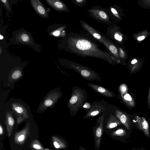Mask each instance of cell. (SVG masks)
<instances>
[{
    "label": "cell",
    "instance_id": "6da1fadb",
    "mask_svg": "<svg viewBox=\"0 0 150 150\" xmlns=\"http://www.w3.org/2000/svg\"><path fill=\"white\" fill-rule=\"evenodd\" d=\"M86 32H72L68 34L65 41L66 49L68 52L82 57L101 59L112 65L120 62L110 52L100 49L96 40Z\"/></svg>",
    "mask_w": 150,
    "mask_h": 150
},
{
    "label": "cell",
    "instance_id": "7a4b0ae2",
    "mask_svg": "<svg viewBox=\"0 0 150 150\" xmlns=\"http://www.w3.org/2000/svg\"><path fill=\"white\" fill-rule=\"evenodd\" d=\"M79 21L84 30L88 32L96 40L102 44L108 51L117 59V58L118 57V49L112 41L83 21L80 20Z\"/></svg>",
    "mask_w": 150,
    "mask_h": 150
},
{
    "label": "cell",
    "instance_id": "3957f363",
    "mask_svg": "<svg viewBox=\"0 0 150 150\" xmlns=\"http://www.w3.org/2000/svg\"><path fill=\"white\" fill-rule=\"evenodd\" d=\"M87 96V92L83 88L78 86L72 87L71 94L67 103L71 116H75L86 103Z\"/></svg>",
    "mask_w": 150,
    "mask_h": 150
},
{
    "label": "cell",
    "instance_id": "277c9868",
    "mask_svg": "<svg viewBox=\"0 0 150 150\" xmlns=\"http://www.w3.org/2000/svg\"><path fill=\"white\" fill-rule=\"evenodd\" d=\"M63 64L68 68L74 70L86 80L90 81L96 80L102 81L98 74L90 67L69 60H65Z\"/></svg>",
    "mask_w": 150,
    "mask_h": 150
},
{
    "label": "cell",
    "instance_id": "5b68a950",
    "mask_svg": "<svg viewBox=\"0 0 150 150\" xmlns=\"http://www.w3.org/2000/svg\"><path fill=\"white\" fill-rule=\"evenodd\" d=\"M91 104V107L86 110V114L83 117L84 119L93 117L104 113H108L112 109V105L102 99L101 100L93 101Z\"/></svg>",
    "mask_w": 150,
    "mask_h": 150
},
{
    "label": "cell",
    "instance_id": "8992f818",
    "mask_svg": "<svg viewBox=\"0 0 150 150\" xmlns=\"http://www.w3.org/2000/svg\"><path fill=\"white\" fill-rule=\"evenodd\" d=\"M62 96L60 88L51 90L44 98L37 109V112H42L47 108L53 107Z\"/></svg>",
    "mask_w": 150,
    "mask_h": 150
},
{
    "label": "cell",
    "instance_id": "52a82bcc",
    "mask_svg": "<svg viewBox=\"0 0 150 150\" xmlns=\"http://www.w3.org/2000/svg\"><path fill=\"white\" fill-rule=\"evenodd\" d=\"M87 11L91 17L102 23L109 26L114 23L110 17L108 8L96 5L88 9Z\"/></svg>",
    "mask_w": 150,
    "mask_h": 150
},
{
    "label": "cell",
    "instance_id": "ba28073f",
    "mask_svg": "<svg viewBox=\"0 0 150 150\" xmlns=\"http://www.w3.org/2000/svg\"><path fill=\"white\" fill-rule=\"evenodd\" d=\"M107 114L108 113H104L100 115L97 119L94 126L92 127L96 150H98L100 147L101 138L104 131L103 123L105 118Z\"/></svg>",
    "mask_w": 150,
    "mask_h": 150
},
{
    "label": "cell",
    "instance_id": "9c48e42d",
    "mask_svg": "<svg viewBox=\"0 0 150 150\" xmlns=\"http://www.w3.org/2000/svg\"><path fill=\"white\" fill-rule=\"evenodd\" d=\"M137 127L143 132L145 135L149 138L150 135L148 123L144 117L136 116L133 120Z\"/></svg>",
    "mask_w": 150,
    "mask_h": 150
},
{
    "label": "cell",
    "instance_id": "30bf717a",
    "mask_svg": "<svg viewBox=\"0 0 150 150\" xmlns=\"http://www.w3.org/2000/svg\"><path fill=\"white\" fill-rule=\"evenodd\" d=\"M87 84L97 93L108 98L116 97L115 94L110 90L100 86L89 82Z\"/></svg>",
    "mask_w": 150,
    "mask_h": 150
},
{
    "label": "cell",
    "instance_id": "8fae6325",
    "mask_svg": "<svg viewBox=\"0 0 150 150\" xmlns=\"http://www.w3.org/2000/svg\"><path fill=\"white\" fill-rule=\"evenodd\" d=\"M12 111L16 115H18L19 118L26 117L28 115V111L26 107L22 104L18 102H14L11 104Z\"/></svg>",
    "mask_w": 150,
    "mask_h": 150
},
{
    "label": "cell",
    "instance_id": "7c38bea8",
    "mask_svg": "<svg viewBox=\"0 0 150 150\" xmlns=\"http://www.w3.org/2000/svg\"><path fill=\"white\" fill-rule=\"evenodd\" d=\"M30 1L33 8L40 16L46 18L49 17V11L44 6L40 1L31 0Z\"/></svg>",
    "mask_w": 150,
    "mask_h": 150
},
{
    "label": "cell",
    "instance_id": "4fadbf2b",
    "mask_svg": "<svg viewBox=\"0 0 150 150\" xmlns=\"http://www.w3.org/2000/svg\"><path fill=\"white\" fill-rule=\"evenodd\" d=\"M114 114L125 127L129 129L130 120L128 114L119 109H116L114 111Z\"/></svg>",
    "mask_w": 150,
    "mask_h": 150
},
{
    "label": "cell",
    "instance_id": "5bb4252c",
    "mask_svg": "<svg viewBox=\"0 0 150 150\" xmlns=\"http://www.w3.org/2000/svg\"><path fill=\"white\" fill-rule=\"evenodd\" d=\"M52 8L58 11L70 12L69 8L63 2L59 0H46Z\"/></svg>",
    "mask_w": 150,
    "mask_h": 150
},
{
    "label": "cell",
    "instance_id": "9a60e30c",
    "mask_svg": "<svg viewBox=\"0 0 150 150\" xmlns=\"http://www.w3.org/2000/svg\"><path fill=\"white\" fill-rule=\"evenodd\" d=\"M122 124L115 115L111 114L107 119L105 127L107 129H110Z\"/></svg>",
    "mask_w": 150,
    "mask_h": 150
},
{
    "label": "cell",
    "instance_id": "2e32d148",
    "mask_svg": "<svg viewBox=\"0 0 150 150\" xmlns=\"http://www.w3.org/2000/svg\"><path fill=\"white\" fill-rule=\"evenodd\" d=\"M23 73L21 69L16 67L10 72L8 77L9 81L12 82L18 80L23 76Z\"/></svg>",
    "mask_w": 150,
    "mask_h": 150
},
{
    "label": "cell",
    "instance_id": "e0dca14e",
    "mask_svg": "<svg viewBox=\"0 0 150 150\" xmlns=\"http://www.w3.org/2000/svg\"><path fill=\"white\" fill-rule=\"evenodd\" d=\"M119 95L121 99L127 105L130 107L134 106L135 103L134 100L128 93H119Z\"/></svg>",
    "mask_w": 150,
    "mask_h": 150
},
{
    "label": "cell",
    "instance_id": "ac0fdd59",
    "mask_svg": "<svg viewBox=\"0 0 150 150\" xmlns=\"http://www.w3.org/2000/svg\"><path fill=\"white\" fill-rule=\"evenodd\" d=\"M17 39L19 41L26 43H30L31 39L30 36L26 33H22L19 34Z\"/></svg>",
    "mask_w": 150,
    "mask_h": 150
},
{
    "label": "cell",
    "instance_id": "d6986e66",
    "mask_svg": "<svg viewBox=\"0 0 150 150\" xmlns=\"http://www.w3.org/2000/svg\"><path fill=\"white\" fill-rule=\"evenodd\" d=\"M126 134V131L122 129H118L113 131L111 133V135L113 137H122Z\"/></svg>",
    "mask_w": 150,
    "mask_h": 150
},
{
    "label": "cell",
    "instance_id": "ffe728a7",
    "mask_svg": "<svg viewBox=\"0 0 150 150\" xmlns=\"http://www.w3.org/2000/svg\"><path fill=\"white\" fill-rule=\"evenodd\" d=\"M72 3L82 8L86 4V0H71Z\"/></svg>",
    "mask_w": 150,
    "mask_h": 150
},
{
    "label": "cell",
    "instance_id": "44dd1931",
    "mask_svg": "<svg viewBox=\"0 0 150 150\" xmlns=\"http://www.w3.org/2000/svg\"><path fill=\"white\" fill-rule=\"evenodd\" d=\"M119 93H128V88L127 86L125 83L120 85L118 88Z\"/></svg>",
    "mask_w": 150,
    "mask_h": 150
},
{
    "label": "cell",
    "instance_id": "7402d4cb",
    "mask_svg": "<svg viewBox=\"0 0 150 150\" xmlns=\"http://www.w3.org/2000/svg\"><path fill=\"white\" fill-rule=\"evenodd\" d=\"M1 1L4 4L7 8L9 10L10 9V7L8 1L6 0H1Z\"/></svg>",
    "mask_w": 150,
    "mask_h": 150
},
{
    "label": "cell",
    "instance_id": "603a6c76",
    "mask_svg": "<svg viewBox=\"0 0 150 150\" xmlns=\"http://www.w3.org/2000/svg\"><path fill=\"white\" fill-rule=\"evenodd\" d=\"M91 106V104H90L88 102L85 103L82 106L83 108L87 109V110L90 109Z\"/></svg>",
    "mask_w": 150,
    "mask_h": 150
},
{
    "label": "cell",
    "instance_id": "cb8c5ba5",
    "mask_svg": "<svg viewBox=\"0 0 150 150\" xmlns=\"http://www.w3.org/2000/svg\"><path fill=\"white\" fill-rule=\"evenodd\" d=\"M147 107L149 109H150V87L147 97Z\"/></svg>",
    "mask_w": 150,
    "mask_h": 150
},
{
    "label": "cell",
    "instance_id": "d4e9b609",
    "mask_svg": "<svg viewBox=\"0 0 150 150\" xmlns=\"http://www.w3.org/2000/svg\"><path fill=\"white\" fill-rule=\"evenodd\" d=\"M25 139V136L23 135H20L18 137V140L20 141H23Z\"/></svg>",
    "mask_w": 150,
    "mask_h": 150
},
{
    "label": "cell",
    "instance_id": "484cf974",
    "mask_svg": "<svg viewBox=\"0 0 150 150\" xmlns=\"http://www.w3.org/2000/svg\"><path fill=\"white\" fill-rule=\"evenodd\" d=\"M53 144L54 146L56 149H59L60 148V146L58 143L56 141H54L53 142Z\"/></svg>",
    "mask_w": 150,
    "mask_h": 150
},
{
    "label": "cell",
    "instance_id": "4316f807",
    "mask_svg": "<svg viewBox=\"0 0 150 150\" xmlns=\"http://www.w3.org/2000/svg\"><path fill=\"white\" fill-rule=\"evenodd\" d=\"M34 148L36 149H40L41 148V146L37 144H34L33 145Z\"/></svg>",
    "mask_w": 150,
    "mask_h": 150
},
{
    "label": "cell",
    "instance_id": "83f0119b",
    "mask_svg": "<svg viewBox=\"0 0 150 150\" xmlns=\"http://www.w3.org/2000/svg\"><path fill=\"white\" fill-rule=\"evenodd\" d=\"M145 37L144 36L142 35L139 36L137 38V40L139 41H141L144 40Z\"/></svg>",
    "mask_w": 150,
    "mask_h": 150
},
{
    "label": "cell",
    "instance_id": "f1b7e54d",
    "mask_svg": "<svg viewBox=\"0 0 150 150\" xmlns=\"http://www.w3.org/2000/svg\"><path fill=\"white\" fill-rule=\"evenodd\" d=\"M60 32L59 31H55L53 33V35L55 36H57L59 35Z\"/></svg>",
    "mask_w": 150,
    "mask_h": 150
},
{
    "label": "cell",
    "instance_id": "f546056e",
    "mask_svg": "<svg viewBox=\"0 0 150 150\" xmlns=\"http://www.w3.org/2000/svg\"><path fill=\"white\" fill-rule=\"evenodd\" d=\"M137 62V60L136 59H133L131 62V63L132 64H134Z\"/></svg>",
    "mask_w": 150,
    "mask_h": 150
},
{
    "label": "cell",
    "instance_id": "4dcf8cb0",
    "mask_svg": "<svg viewBox=\"0 0 150 150\" xmlns=\"http://www.w3.org/2000/svg\"><path fill=\"white\" fill-rule=\"evenodd\" d=\"M79 150H87L84 147L82 146H79Z\"/></svg>",
    "mask_w": 150,
    "mask_h": 150
},
{
    "label": "cell",
    "instance_id": "1f68e13d",
    "mask_svg": "<svg viewBox=\"0 0 150 150\" xmlns=\"http://www.w3.org/2000/svg\"><path fill=\"white\" fill-rule=\"evenodd\" d=\"M3 132V130L1 126H0V134H1Z\"/></svg>",
    "mask_w": 150,
    "mask_h": 150
},
{
    "label": "cell",
    "instance_id": "d6a6232c",
    "mask_svg": "<svg viewBox=\"0 0 150 150\" xmlns=\"http://www.w3.org/2000/svg\"><path fill=\"white\" fill-rule=\"evenodd\" d=\"M2 49H1V47H0V54L1 55V53H2Z\"/></svg>",
    "mask_w": 150,
    "mask_h": 150
},
{
    "label": "cell",
    "instance_id": "836d02e7",
    "mask_svg": "<svg viewBox=\"0 0 150 150\" xmlns=\"http://www.w3.org/2000/svg\"><path fill=\"white\" fill-rule=\"evenodd\" d=\"M0 39L2 40V39H3V36L1 35H0Z\"/></svg>",
    "mask_w": 150,
    "mask_h": 150
},
{
    "label": "cell",
    "instance_id": "e575fe53",
    "mask_svg": "<svg viewBox=\"0 0 150 150\" xmlns=\"http://www.w3.org/2000/svg\"><path fill=\"white\" fill-rule=\"evenodd\" d=\"M44 150H50V149H46Z\"/></svg>",
    "mask_w": 150,
    "mask_h": 150
}]
</instances>
